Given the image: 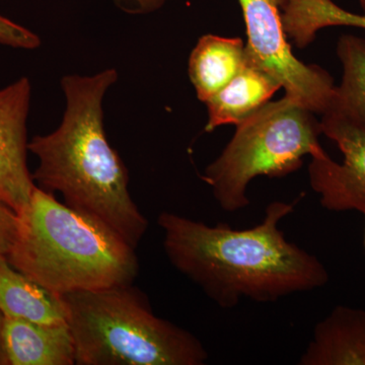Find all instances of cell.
Here are the masks:
<instances>
[{
    "label": "cell",
    "instance_id": "1",
    "mask_svg": "<svg viewBox=\"0 0 365 365\" xmlns=\"http://www.w3.org/2000/svg\"><path fill=\"white\" fill-rule=\"evenodd\" d=\"M294 208L281 201L269 204L263 222L249 230L222 222L208 227L170 212L160 213L158 223L170 264L218 306L230 309L242 297L276 302L328 283L324 264L288 242L278 227Z\"/></svg>",
    "mask_w": 365,
    "mask_h": 365
},
{
    "label": "cell",
    "instance_id": "2",
    "mask_svg": "<svg viewBox=\"0 0 365 365\" xmlns=\"http://www.w3.org/2000/svg\"><path fill=\"white\" fill-rule=\"evenodd\" d=\"M117 79L113 68L64 76L61 124L34 137L28 150L39 160L32 177L41 189L59 192L66 205L104 222L136 250L148 222L132 200L128 170L110 145L103 121V98Z\"/></svg>",
    "mask_w": 365,
    "mask_h": 365
},
{
    "label": "cell",
    "instance_id": "3",
    "mask_svg": "<svg viewBox=\"0 0 365 365\" xmlns=\"http://www.w3.org/2000/svg\"><path fill=\"white\" fill-rule=\"evenodd\" d=\"M18 215L7 260L54 294L132 284L138 275L135 249L104 222L60 203L51 192L36 186Z\"/></svg>",
    "mask_w": 365,
    "mask_h": 365
},
{
    "label": "cell",
    "instance_id": "4",
    "mask_svg": "<svg viewBox=\"0 0 365 365\" xmlns=\"http://www.w3.org/2000/svg\"><path fill=\"white\" fill-rule=\"evenodd\" d=\"M78 365H202L195 336L153 313L132 284L62 295Z\"/></svg>",
    "mask_w": 365,
    "mask_h": 365
},
{
    "label": "cell",
    "instance_id": "5",
    "mask_svg": "<svg viewBox=\"0 0 365 365\" xmlns=\"http://www.w3.org/2000/svg\"><path fill=\"white\" fill-rule=\"evenodd\" d=\"M237 130L203 180L228 212L250 204L247 189L255 178H280L297 172L304 158H325L319 138L321 122L314 113L283 97L269 102L237 124Z\"/></svg>",
    "mask_w": 365,
    "mask_h": 365
},
{
    "label": "cell",
    "instance_id": "6",
    "mask_svg": "<svg viewBox=\"0 0 365 365\" xmlns=\"http://www.w3.org/2000/svg\"><path fill=\"white\" fill-rule=\"evenodd\" d=\"M246 24L247 58L284 88L285 97L314 113L332 105L336 88L331 74L294 56L282 23L279 0H239Z\"/></svg>",
    "mask_w": 365,
    "mask_h": 365
},
{
    "label": "cell",
    "instance_id": "7",
    "mask_svg": "<svg viewBox=\"0 0 365 365\" xmlns=\"http://www.w3.org/2000/svg\"><path fill=\"white\" fill-rule=\"evenodd\" d=\"M322 132L344 155L338 163L327 155L312 158L309 182L331 211L365 209V121L336 105L322 114Z\"/></svg>",
    "mask_w": 365,
    "mask_h": 365
},
{
    "label": "cell",
    "instance_id": "8",
    "mask_svg": "<svg viewBox=\"0 0 365 365\" xmlns=\"http://www.w3.org/2000/svg\"><path fill=\"white\" fill-rule=\"evenodd\" d=\"M32 88L21 78L0 91V201L20 215L36 185L26 165V119Z\"/></svg>",
    "mask_w": 365,
    "mask_h": 365
},
{
    "label": "cell",
    "instance_id": "9",
    "mask_svg": "<svg viewBox=\"0 0 365 365\" xmlns=\"http://www.w3.org/2000/svg\"><path fill=\"white\" fill-rule=\"evenodd\" d=\"M0 344L6 364L73 365L76 361L68 324L43 325L1 316Z\"/></svg>",
    "mask_w": 365,
    "mask_h": 365
},
{
    "label": "cell",
    "instance_id": "10",
    "mask_svg": "<svg viewBox=\"0 0 365 365\" xmlns=\"http://www.w3.org/2000/svg\"><path fill=\"white\" fill-rule=\"evenodd\" d=\"M302 365H365V311L338 306L314 328Z\"/></svg>",
    "mask_w": 365,
    "mask_h": 365
},
{
    "label": "cell",
    "instance_id": "11",
    "mask_svg": "<svg viewBox=\"0 0 365 365\" xmlns=\"http://www.w3.org/2000/svg\"><path fill=\"white\" fill-rule=\"evenodd\" d=\"M280 88L275 78L249 61L246 55L239 73L205 103L208 110L205 131L212 132L223 125L237 126L270 102Z\"/></svg>",
    "mask_w": 365,
    "mask_h": 365
},
{
    "label": "cell",
    "instance_id": "12",
    "mask_svg": "<svg viewBox=\"0 0 365 365\" xmlns=\"http://www.w3.org/2000/svg\"><path fill=\"white\" fill-rule=\"evenodd\" d=\"M0 314L43 325L67 324L62 295L54 294L16 270L0 254Z\"/></svg>",
    "mask_w": 365,
    "mask_h": 365
},
{
    "label": "cell",
    "instance_id": "13",
    "mask_svg": "<svg viewBox=\"0 0 365 365\" xmlns=\"http://www.w3.org/2000/svg\"><path fill=\"white\" fill-rule=\"evenodd\" d=\"M246 62L241 38L202 36L189 59V76L197 98L206 103L239 73Z\"/></svg>",
    "mask_w": 365,
    "mask_h": 365
},
{
    "label": "cell",
    "instance_id": "14",
    "mask_svg": "<svg viewBox=\"0 0 365 365\" xmlns=\"http://www.w3.org/2000/svg\"><path fill=\"white\" fill-rule=\"evenodd\" d=\"M283 26L297 48H306L329 26L364 29L365 14L345 11L333 0H279Z\"/></svg>",
    "mask_w": 365,
    "mask_h": 365
},
{
    "label": "cell",
    "instance_id": "15",
    "mask_svg": "<svg viewBox=\"0 0 365 365\" xmlns=\"http://www.w3.org/2000/svg\"><path fill=\"white\" fill-rule=\"evenodd\" d=\"M337 55L343 76L332 104L365 121V39L348 34L341 36Z\"/></svg>",
    "mask_w": 365,
    "mask_h": 365
},
{
    "label": "cell",
    "instance_id": "16",
    "mask_svg": "<svg viewBox=\"0 0 365 365\" xmlns=\"http://www.w3.org/2000/svg\"><path fill=\"white\" fill-rule=\"evenodd\" d=\"M0 44L18 49L33 50L39 47L41 41L35 33L25 26L0 16Z\"/></svg>",
    "mask_w": 365,
    "mask_h": 365
},
{
    "label": "cell",
    "instance_id": "17",
    "mask_svg": "<svg viewBox=\"0 0 365 365\" xmlns=\"http://www.w3.org/2000/svg\"><path fill=\"white\" fill-rule=\"evenodd\" d=\"M19 215L0 201V254H9L18 234Z\"/></svg>",
    "mask_w": 365,
    "mask_h": 365
},
{
    "label": "cell",
    "instance_id": "18",
    "mask_svg": "<svg viewBox=\"0 0 365 365\" xmlns=\"http://www.w3.org/2000/svg\"><path fill=\"white\" fill-rule=\"evenodd\" d=\"M122 9L134 14H148L158 11L165 0H116Z\"/></svg>",
    "mask_w": 365,
    "mask_h": 365
},
{
    "label": "cell",
    "instance_id": "19",
    "mask_svg": "<svg viewBox=\"0 0 365 365\" xmlns=\"http://www.w3.org/2000/svg\"><path fill=\"white\" fill-rule=\"evenodd\" d=\"M0 364H6V359H4V352H2L1 344H0Z\"/></svg>",
    "mask_w": 365,
    "mask_h": 365
},
{
    "label": "cell",
    "instance_id": "20",
    "mask_svg": "<svg viewBox=\"0 0 365 365\" xmlns=\"http://www.w3.org/2000/svg\"><path fill=\"white\" fill-rule=\"evenodd\" d=\"M360 6H361L362 9H364V13L365 14V0H359Z\"/></svg>",
    "mask_w": 365,
    "mask_h": 365
},
{
    "label": "cell",
    "instance_id": "21",
    "mask_svg": "<svg viewBox=\"0 0 365 365\" xmlns=\"http://www.w3.org/2000/svg\"><path fill=\"white\" fill-rule=\"evenodd\" d=\"M361 213H364V220H365V209L364 211H362ZM364 250H365V225H364Z\"/></svg>",
    "mask_w": 365,
    "mask_h": 365
}]
</instances>
